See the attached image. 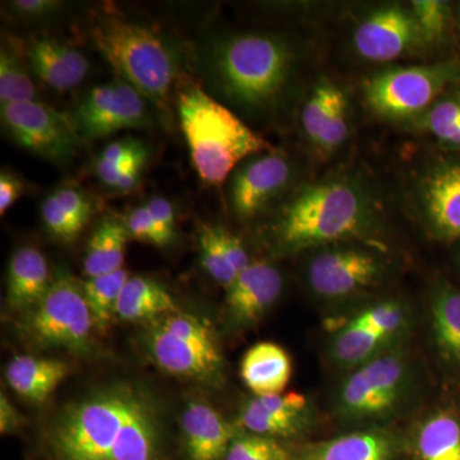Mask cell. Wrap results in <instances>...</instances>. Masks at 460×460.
<instances>
[{"label": "cell", "mask_w": 460, "mask_h": 460, "mask_svg": "<svg viewBox=\"0 0 460 460\" xmlns=\"http://www.w3.org/2000/svg\"><path fill=\"white\" fill-rule=\"evenodd\" d=\"M49 443L58 460H159V420L145 393L115 385L66 407Z\"/></svg>", "instance_id": "obj_1"}, {"label": "cell", "mask_w": 460, "mask_h": 460, "mask_svg": "<svg viewBox=\"0 0 460 460\" xmlns=\"http://www.w3.org/2000/svg\"><path fill=\"white\" fill-rule=\"evenodd\" d=\"M374 217L367 193L347 180H330L299 190L274 226L278 246L298 252L366 232Z\"/></svg>", "instance_id": "obj_2"}, {"label": "cell", "mask_w": 460, "mask_h": 460, "mask_svg": "<svg viewBox=\"0 0 460 460\" xmlns=\"http://www.w3.org/2000/svg\"><path fill=\"white\" fill-rule=\"evenodd\" d=\"M177 108L190 162L205 183H223L239 163L270 151L268 142L198 84L181 87Z\"/></svg>", "instance_id": "obj_3"}, {"label": "cell", "mask_w": 460, "mask_h": 460, "mask_svg": "<svg viewBox=\"0 0 460 460\" xmlns=\"http://www.w3.org/2000/svg\"><path fill=\"white\" fill-rule=\"evenodd\" d=\"M295 53L279 36L241 33L217 45L213 69L220 89L248 109L270 107L283 93Z\"/></svg>", "instance_id": "obj_4"}, {"label": "cell", "mask_w": 460, "mask_h": 460, "mask_svg": "<svg viewBox=\"0 0 460 460\" xmlns=\"http://www.w3.org/2000/svg\"><path fill=\"white\" fill-rule=\"evenodd\" d=\"M90 36L118 78L165 111L175 80V62L157 33L133 21L107 16L93 22Z\"/></svg>", "instance_id": "obj_5"}, {"label": "cell", "mask_w": 460, "mask_h": 460, "mask_svg": "<svg viewBox=\"0 0 460 460\" xmlns=\"http://www.w3.org/2000/svg\"><path fill=\"white\" fill-rule=\"evenodd\" d=\"M151 358L174 376L213 383L222 375L223 356L208 321L175 313L154 321L147 332Z\"/></svg>", "instance_id": "obj_6"}, {"label": "cell", "mask_w": 460, "mask_h": 460, "mask_svg": "<svg viewBox=\"0 0 460 460\" xmlns=\"http://www.w3.org/2000/svg\"><path fill=\"white\" fill-rule=\"evenodd\" d=\"M93 328L83 286L66 272L54 278L47 295L21 323L23 334L36 345L75 353L89 350Z\"/></svg>", "instance_id": "obj_7"}, {"label": "cell", "mask_w": 460, "mask_h": 460, "mask_svg": "<svg viewBox=\"0 0 460 460\" xmlns=\"http://www.w3.org/2000/svg\"><path fill=\"white\" fill-rule=\"evenodd\" d=\"M458 74L456 62L386 69L366 84V100L384 117H411L429 107Z\"/></svg>", "instance_id": "obj_8"}, {"label": "cell", "mask_w": 460, "mask_h": 460, "mask_svg": "<svg viewBox=\"0 0 460 460\" xmlns=\"http://www.w3.org/2000/svg\"><path fill=\"white\" fill-rule=\"evenodd\" d=\"M2 122L17 144L58 165L71 162L83 142L71 117L40 102L2 105Z\"/></svg>", "instance_id": "obj_9"}, {"label": "cell", "mask_w": 460, "mask_h": 460, "mask_svg": "<svg viewBox=\"0 0 460 460\" xmlns=\"http://www.w3.org/2000/svg\"><path fill=\"white\" fill-rule=\"evenodd\" d=\"M71 119L83 142L151 126L146 99L120 78L93 87L78 102Z\"/></svg>", "instance_id": "obj_10"}, {"label": "cell", "mask_w": 460, "mask_h": 460, "mask_svg": "<svg viewBox=\"0 0 460 460\" xmlns=\"http://www.w3.org/2000/svg\"><path fill=\"white\" fill-rule=\"evenodd\" d=\"M405 377L401 357L371 359L345 381L339 398L341 413L352 420L385 416L401 401Z\"/></svg>", "instance_id": "obj_11"}, {"label": "cell", "mask_w": 460, "mask_h": 460, "mask_svg": "<svg viewBox=\"0 0 460 460\" xmlns=\"http://www.w3.org/2000/svg\"><path fill=\"white\" fill-rule=\"evenodd\" d=\"M292 165L280 154L248 157L238 166L230 184V206L239 219H251L281 195L292 180Z\"/></svg>", "instance_id": "obj_12"}, {"label": "cell", "mask_w": 460, "mask_h": 460, "mask_svg": "<svg viewBox=\"0 0 460 460\" xmlns=\"http://www.w3.org/2000/svg\"><path fill=\"white\" fill-rule=\"evenodd\" d=\"M425 42L413 12L401 5L378 9L354 33L357 53L372 62L395 59Z\"/></svg>", "instance_id": "obj_13"}, {"label": "cell", "mask_w": 460, "mask_h": 460, "mask_svg": "<svg viewBox=\"0 0 460 460\" xmlns=\"http://www.w3.org/2000/svg\"><path fill=\"white\" fill-rule=\"evenodd\" d=\"M419 199L435 237L460 238V155L429 166L420 181Z\"/></svg>", "instance_id": "obj_14"}, {"label": "cell", "mask_w": 460, "mask_h": 460, "mask_svg": "<svg viewBox=\"0 0 460 460\" xmlns=\"http://www.w3.org/2000/svg\"><path fill=\"white\" fill-rule=\"evenodd\" d=\"M381 272L378 260L359 250H334L314 257L308 279L317 295L338 298L368 287Z\"/></svg>", "instance_id": "obj_15"}, {"label": "cell", "mask_w": 460, "mask_h": 460, "mask_svg": "<svg viewBox=\"0 0 460 460\" xmlns=\"http://www.w3.org/2000/svg\"><path fill=\"white\" fill-rule=\"evenodd\" d=\"M302 126L314 146L330 154L347 140L349 133V104L343 91L328 80H321L305 102Z\"/></svg>", "instance_id": "obj_16"}, {"label": "cell", "mask_w": 460, "mask_h": 460, "mask_svg": "<svg viewBox=\"0 0 460 460\" xmlns=\"http://www.w3.org/2000/svg\"><path fill=\"white\" fill-rule=\"evenodd\" d=\"M283 277L266 262H252L226 289V310L233 321L244 325L259 320L279 298Z\"/></svg>", "instance_id": "obj_17"}, {"label": "cell", "mask_w": 460, "mask_h": 460, "mask_svg": "<svg viewBox=\"0 0 460 460\" xmlns=\"http://www.w3.org/2000/svg\"><path fill=\"white\" fill-rule=\"evenodd\" d=\"M26 58L39 80L58 93L74 90L90 72V62L84 54L48 36L30 42Z\"/></svg>", "instance_id": "obj_18"}, {"label": "cell", "mask_w": 460, "mask_h": 460, "mask_svg": "<svg viewBox=\"0 0 460 460\" xmlns=\"http://www.w3.org/2000/svg\"><path fill=\"white\" fill-rule=\"evenodd\" d=\"M307 401L299 393L256 396L241 414V423L251 434L265 438H288L304 425Z\"/></svg>", "instance_id": "obj_19"}, {"label": "cell", "mask_w": 460, "mask_h": 460, "mask_svg": "<svg viewBox=\"0 0 460 460\" xmlns=\"http://www.w3.org/2000/svg\"><path fill=\"white\" fill-rule=\"evenodd\" d=\"M181 431L190 460L226 458L235 431L214 408L192 402L181 414Z\"/></svg>", "instance_id": "obj_20"}, {"label": "cell", "mask_w": 460, "mask_h": 460, "mask_svg": "<svg viewBox=\"0 0 460 460\" xmlns=\"http://www.w3.org/2000/svg\"><path fill=\"white\" fill-rule=\"evenodd\" d=\"M96 210V199L75 186L58 187L41 205V219L51 237L74 243Z\"/></svg>", "instance_id": "obj_21"}, {"label": "cell", "mask_w": 460, "mask_h": 460, "mask_svg": "<svg viewBox=\"0 0 460 460\" xmlns=\"http://www.w3.org/2000/svg\"><path fill=\"white\" fill-rule=\"evenodd\" d=\"M47 259L33 247L18 248L8 265L7 302L12 310L30 311L51 286Z\"/></svg>", "instance_id": "obj_22"}, {"label": "cell", "mask_w": 460, "mask_h": 460, "mask_svg": "<svg viewBox=\"0 0 460 460\" xmlns=\"http://www.w3.org/2000/svg\"><path fill=\"white\" fill-rule=\"evenodd\" d=\"M241 375L248 389L257 396L280 394L292 376V361L280 345L263 341L244 354Z\"/></svg>", "instance_id": "obj_23"}, {"label": "cell", "mask_w": 460, "mask_h": 460, "mask_svg": "<svg viewBox=\"0 0 460 460\" xmlns=\"http://www.w3.org/2000/svg\"><path fill=\"white\" fill-rule=\"evenodd\" d=\"M69 368L59 359L16 356L8 363L5 377L9 386L21 398L42 402L68 376Z\"/></svg>", "instance_id": "obj_24"}, {"label": "cell", "mask_w": 460, "mask_h": 460, "mask_svg": "<svg viewBox=\"0 0 460 460\" xmlns=\"http://www.w3.org/2000/svg\"><path fill=\"white\" fill-rule=\"evenodd\" d=\"M129 235L126 220L105 215L102 217L86 247L84 274L87 279L123 269L124 253Z\"/></svg>", "instance_id": "obj_25"}, {"label": "cell", "mask_w": 460, "mask_h": 460, "mask_svg": "<svg viewBox=\"0 0 460 460\" xmlns=\"http://www.w3.org/2000/svg\"><path fill=\"white\" fill-rule=\"evenodd\" d=\"M389 436L377 431L354 432L313 445L301 460H394Z\"/></svg>", "instance_id": "obj_26"}, {"label": "cell", "mask_w": 460, "mask_h": 460, "mask_svg": "<svg viewBox=\"0 0 460 460\" xmlns=\"http://www.w3.org/2000/svg\"><path fill=\"white\" fill-rule=\"evenodd\" d=\"M175 311L171 293L146 277L129 278L115 307V314L124 321H155Z\"/></svg>", "instance_id": "obj_27"}, {"label": "cell", "mask_w": 460, "mask_h": 460, "mask_svg": "<svg viewBox=\"0 0 460 460\" xmlns=\"http://www.w3.org/2000/svg\"><path fill=\"white\" fill-rule=\"evenodd\" d=\"M420 460H460V422L449 413H436L417 436Z\"/></svg>", "instance_id": "obj_28"}, {"label": "cell", "mask_w": 460, "mask_h": 460, "mask_svg": "<svg viewBox=\"0 0 460 460\" xmlns=\"http://www.w3.org/2000/svg\"><path fill=\"white\" fill-rule=\"evenodd\" d=\"M126 269L91 278L83 284L84 298L89 305L93 326L100 332H105L111 317L115 314L118 298L129 279Z\"/></svg>", "instance_id": "obj_29"}, {"label": "cell", "mask_w": 460, "mask_h": 460, "mask_svg": "<svg viewBox=\"0 0 460 460\" xmlns=\"http://www.w3.org/2000/svg\"><path fill=\"white\" fill-rule=\"evenodd\" d=\"M38 90L27 74L25 63L16 48L3 45L0 51V102H38Z\"/></svg>", "instance_id": "obj_30"}, {"label": "cell", "mask_w": 460, "mask_h": 460, "mask_svg": "<svg viewBox=\"0 0 460 460\" xmlns=\"http://www.w3.org/2000/svg\"><path fill=\"white\" fill-rule=\"evenodd\" d=\"M434 328L445 356L460 362V292L444 290L434 302Z\"/></svg>", "instance_id": "obj_31"}, {"label": "cell", "mask_w": 460, "mask_h": 460, "mask_svg": "<svg viewBox=\"0 0 460 460\" xmlns=\"http://www.w3.org/2000/svg\"><path fill=\"white\" fill-rule=\"evenodd\" d=\"M386 341V338L372 330L362 328L349 321L335 338V359L345 366L359 365L368 361Z\"/></svg>", "instance_id": "obj_32"}, {"label": "cell", "mask_w": 460, "mask_h": 460, "mask_svg": "<svg viewBox=\"0 0 460 460\" xmlns=\"http://www.w3.org/2000/svg\"><path fill=\"white\" fill-rule=\"evenodd\" d=\"M199 246L205 270L217 283L228 289L233 281L237 279L238 274L224 250L220 226L201 224L199 229Z\"/></svg>", "instance_id": "obj_33"}, {"label": "cell", "mask_w": 460, "mask_h": 460, "mask_svg": "<svg viewBox=\"0 0 460 460\" xmlns=\"http://www.w3.org/2000/svg\"><path fill=\"white\" fill-rule=\"evenodd\" d=\"M226 460H289L288 453L274 438L255 434L235 436Z\"/></svg>", "instance_id": "obj_34"}, {"label": "cell", "mask_w": 460, "mask_h": 460, "mask_svg": "<svg viewBox=\"0 0 460 460\" xmlns=\"http://www.w3.org/2000/svg\"><path fill=\"white\" fill-rule=\"evenodd\" d=\"M352 323L389 339L404 326L405 314L404 310L395 302H384L363 311L354 317Z\"/></svg>", "instance_id": "obj_35"}, {"label": "cell", "mask_w": 460, "mask_h": 460, "mask_svg": "<svg viewBox=\"0 0 460 460\" xmlns=\"http://www.w3.org/2000/svg\"><path fill=\"white\" fill-rule=\"evenodd\" d=\"M411 4V12L419 22L426 42L440 40L449 23V3L438 2V0H417Z\"/></svg>", "instance_id": "obj_36"}, {"label": "cell", "mask_w": 460, "mask_h": 460, "mask_svg": "<svg viewBox=\"0 0 460 460\" xmlns=\"http://www.w3.org/2000/svg\"><path fill=\"white\" fill-rule=\"evenodd\" d=\"M428 128L444 144L460 146V102L444 100L428 115Z\"/></svg>", "instance_id": "obj_37"}, {"label": "cell", "mask_w": 460, "mask_h": 460, "mask_svg": "<svg viewBox=\"0 0 460 460\" xmlns=\"http://www.w3.org/2000/svg\"><path fill=\"white\" fill-rule=\"evenodd\" d=\"M126 224L133 239L156 247H166L171 244L151 217L146 205L132 208L127 215Z\"/></svg>", "instance_id": "obj_38"}, {"label": "cell", "mask_w": 460, "mask_h": 460, "mask_svg": "<svg viewBox=\"0 0 460 460\" xmlns=\"http://www.w3.org/2000/svg\"><path fill=\"white\" fill-rule=\"evenodd\" d=\"M148 153L146 145L136 138L111 142L96 157V164L113 165Z\"/></svg>", "instance_id": "obj_39"}, {"label": "cell", "mask_w": 460, "mask_h": 460, "mask_svg": "<svg viewBox=\"0 0 460 460\" xmlns=\"http://www.w3.org/2000/svg\"><path fill=\"white\" fill-rule=\"evenodd\" d=\"M146 208L163 234L172 243L175 238V213L171 201L156 196V198L148 199Z\"/></svg>", "instance_id": "obj_40"}, {"label": "cell", "mask_w": 460, "mask_h": 460, "mask_svg": "<svg viewBox=\"0 0 460 460\" xmlns=\"http://www.w3.org/2000/svg\"><path fill=\"white\" fill-rule=\"evenodd\" d=\"M63 7L62 2L56 0H17L11 3V9L23 20H40L51 16Z\"/></svg>", "instance_id": "obj_41"}, {"label": "cell", "mask_w": 460, "mask_h": 460, "mask_svg": "<svg viewBox=\"0 0 460 460\" xmlns=\"http://www.w3.org/2000/svg\"><path fill=\"white\" fill-rule=\"evenodd\" d=\"M26 192L25 183L7 171L0 174V214L4 215Z\"/></svg>", "instance_id": "obj_42"}, {"label": "cell", "mask_w": 460, "mask_h": 460, "mask_svg": "<svg viewBox=\"0 0 460 460\" xmlns=\"http://www.w3.org/2000/svg\"><path fill=\"white\" fill-rule=\"evenodd\" d=\"M220 239H222L223 247L226 250V256H228L229 262L232 263L237 274L239 275L242 271L246 270L252 262H251L246 248H244L241 239L235 237L228 230L224 229L223 226H220Z\"/></svg>", "instance_id": "obj_43"}, {"label": "cell", "mask_w": 460, "mask_h": 460, "mask_svg": "<svg viewBox=\"0 0 460 460\" xmlns=\"http://www.w3.org/2000/svg\"><path fill=\"white\" fill-rule=\"evenodd\" d=\"M22 416L18 413L9 399L4 394L0 398V431L2 434L16 431L22 425Z\"/></svg>", "instance_id": "obj_44"}, {"label": "cell", "mask_w": 460, "mask_h": 460, "mask_svg": "<svg viewBox=\"0 0 460 460\" xmlns=\"http://www.w3.org/2000/svg\"><path fill=\"white\" fill-rule=\"evenodd\" d=\"M459 18H460V13H459Z\"/></svg>", "instance_id": "obj_45"}]
</instances>
